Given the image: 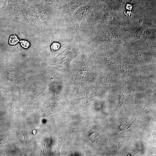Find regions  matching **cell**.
Instances as JSON below:
<instances>
[{
	"mask_svg": "<svg viewBox=\"0 0 156 156\" xmlns=\"http://www.w3.org/2000/svg\"><path fill=\"white\" fill-rule=\"evenodd\" d=\"M106 25L101 24L99 25L97 35L89 43L91 47L94 49L100 44L108 42H111L114 46L115 45H123L128 47L122 41L118 36V32L121 28L116 26L112 30Z\"/></svg>",
	"mask_w": 156,
	"mask_h": 156,
	"instance_id": "1",
	"label": "cell"
},
{
	"mask_svg": "<svg viewBox=\"0 0 156 156\" xmlns=\"http://www.w3.org/2000/svg\"><path fill=\"white\" fill-rule=\"evenodd\" d=\"M111 3L109 1H105L103 9L93 20L91 24L90 31L95 25L99 23L104 25H114L120 28H125V25L123 21L118 16L116 10L112 8Z\"/></svg>",
	"mask_w": 156,
	"mask_h": 156,
	"instance_id": "2",
	"label": "cell"
},
{
	"mask_svg": "<svg viewBox=\"0 0 156 156\" xmlns=\"http://www.w3.org/2000/svg\"><path fill=\"white\" fill-rule=\"evenodd\" d=\"M156 30L147 27H142L137 30L135 34L136 40H147V37Z\"/></svg>",
	"mask_w": 156,
	"mask_h": 156,
	"instance_id": "5",
	"label": "cell"
},
{
	"mask_svg": "<svg viewBox=\"0 0 156 156\" xmlns=\"http://www.w3.org/2000/svg\"><path fill=\"white\" fill-rule=\"evenodd\" d=\"M19 41L17 37L16 36L14 35L11 36L10 37L9 40V43L11 45H14Z\"/></svg>",
	"mask_w": 156,
	"mask_h": 156,
	"instance_id": "6",
	"label": "cell"
},
{
	"mask_svg": "<svg viewBox=\"0 0 156 156\" xmlns=\"http://www.w3.org/2000/svg\"><path fill=\"white\" fill-rule=\"evenodd\" d=\"M70 0H57L58 6V8L63 6Z\"/></svg>",
	"mask_w": 156,
	"mask_h": 156,
	"instance_id": "7",
	"label": "cell"
},
{
	"mask_svg": "<svg viewBox=\"0 0 156 156\" xmlns=\"http://www.w3.org/2000/svg\"><path fill=\"white\" fill-rule=\"evenodd\" d=\"M60 46V44L57 43H54L51 46V48L52 51L56 50L59 48Z\"/></svg>",
	"mask_w": 156,
	"mask_h": 156,
	"instance_id": "8",
	"label": "cell"
},
{
	"mask_svg": "<svg viewBox=\"0 0 156 156\" xmlns=\"http://www.w3.org/2000/svg\"><path fill=\"white\" fill-rule=\"evenodd\" d=\"M91 0H71L58 9L61 10L64 13L68 14L70 18L76 10Z\"/></svg>",
	"mask_w": 156,
	"mask_h": 156,
	"instance_id": "4",
	"label": "cell"
},
{
	"mask_svg": "<svg viewBox=\"0 0 156 156\" xmlns=\"http://www.w3.org/2000/svg\"><path fill=\"white\" fill-rule=\"evenodd\" d=\"M101 1H108L111 2L112 4L115 7L118 8V4L117 0H101Z\"/></svg>",
	"mask_w": 156,
	"mask_h": 156,
	"instance_id": "10",
	"label": "cell"
},
{
	"mask_svg": "<svg viewBox=\"0 0 156 156\" xmlns=\"http://www.w3.org/2000/svg\"><path fill=\"white\" fill-rule=\"evenodd\" d=\"M100 0H91L86 5H83L76 10L69 18V25L78 35L81 32L79 25L81 21L85 19L92 10L97 7Z\"/></svg>",
	"mask_w": 156,
	"mask_h": 156,
	"instance_id": "3",
	"label": "cell"
},
{
	"mask_svg": "<svg viewBox=\"0 0 156 156\" xmlns=\"http://www.w3.org/2000/svg\"><path fill=\"white\" fill-rule=\"evenodd\" d=\"M22 137H23V139H25V138H24V136H23V135H22Z\"/></svg>",
	"mask_w": 156,
	"mask_h": 156,
	"instance_id": "15",
	"label": "cell"
},
{
	"mask_svg": "<svg viewBox=\"0 0 156 156\" xmlns=\"http://www.w3.org/2000/svg\"><path fill=\"white\" fill-rule=\"evenodd\" d=\"M60 111L62 112H64V113H69V112H63V111Z\"/></svg>",
	"mask_w": 156,
	"mask_h": 156,
	"instance_id": "14",
	"label": "cell"
},
{
	"mask_svg": "<svg viewBox=\"0 0 156 156\" xmlns=\"http://www.w3.org/2000/svg\"><path fill=\"white\" fill-rule=\"evenodd\" d=\"M21 42V45L23 47L25 48H28V47L29 46L30 43L28 41H25V40H21L20 41Z\"/></svg>",
	"mask_w": 156,
	"mask_h": 156,
	"instance_id": "9",
	"label": "cell"
},
{
	"mask_svg": "<svg viewBox=\"0 0 156 156\" xmlns=\"http://www.w3.org/2000/svg\"><path fill=\"white\" fill-rule=\"evenodd\" d=\"M126 8L127 10H131L133 8V6L131 3H128L126 5Z\"/></svg>",
	"mask_w": 156,
	"mask_h": 156,
	"instance_id": "12",
	"label": "cell"
},
{
	"mask_svg": "<svg viewBox=\"0 0 156 156\" xmlns=\"http://www.w3.org/2000/svg\"><path fill=\"white\" fill-rule=\"evenodd\" d=\"M45 4L49 5H52L55 4L54 0H43Z\"/></svg>",
	"mask_w": 156,
	"mask_h": 156,
	"instance_id": "11",
	"label": "cell"
},
{
	"mask_svg": "<svg viewBox=\"0 0 156 156\" xmlns=\"http://www.w3.org/2000/svg\"><path fill=\"white\" fill-rule=\"evenodd\" d=\"M66 140L64 141V143H63V144H62V147H61V150H60V154H61V150H62V146H63V145L64 143V142H65Z\"/></svg>",
	"mask_w": 156,
	"mask_h": 156,
	"instance_id": "13",
	"label": "cell"
}]
</instances>
